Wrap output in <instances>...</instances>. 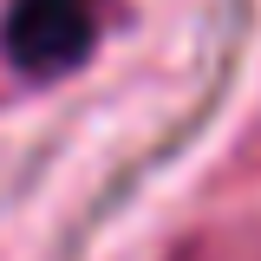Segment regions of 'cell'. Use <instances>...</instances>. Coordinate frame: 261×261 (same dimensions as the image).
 I'll list each match as a JSON object with an SVG mask.
<instances>
[{
    "instance_id": "obj_1",
    "label": "cell",
    "mask_w": 261,
    "mask_h": 261,
    "mask_svg": "<svg viewBox=\"0 0 261 261\" xmlns=\"http://www.w3.org/2000/svg\"><path fill=\"white\" fill-rule=\"evenodd\" d=\"M98 39L92 0H13L7 13V53L27 72H65Z\"/></svg>"
}]
</instances>
